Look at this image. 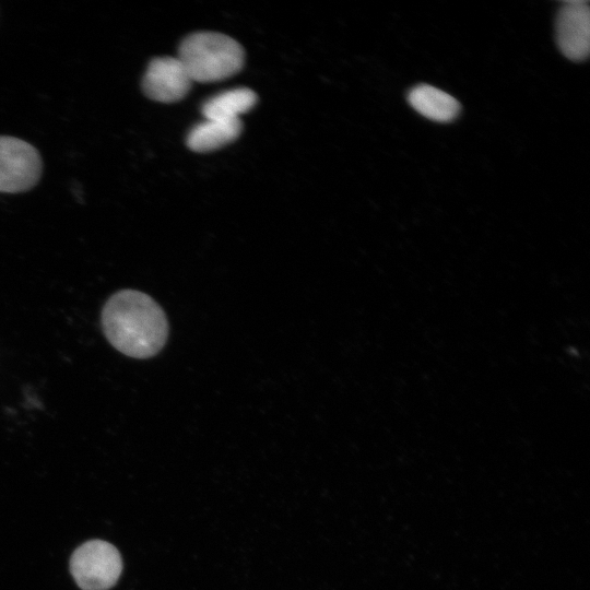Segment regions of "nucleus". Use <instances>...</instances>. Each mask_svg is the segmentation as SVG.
<instances>
[{"label":"nucleus","mask_w":590,"mask_h":590,"mask_svg":"<svg viewBox=\"0 0 590 590\" xmlns=\"http://www.w3.org/2000/svg\"><path fill=\"white\" fill-rule=\"evenodd\" d=\"M102 322L110 344L135 358L155 355L168 335L167 319L160 305L134 290L113 295L104 306Z\"/></svg>","instance_id":"obj_1"},{"label":"nucleus","mask_w":590,"mask_h":590,"mask_svg":"<svg viewBox=\"0 0 590 590\" xmlns=\"http://www.w3.org/2000/svg\"><path fill=\"white\" fill-rule=\"evenodd\" d=\"M192 82L210 83L238 73L245 51L234 38L215 32H197L180 44L178 57Z\"/></svg>","instance_id":"obj_2"},{"label":"nucleus","mask_w":590,"mask_h":590,"mask_svg":"<svg viewBox=\"0 0 590 590\" xmlns=\"http://www.w3.org/2000/svg\"><path fill=\"white\" fill-rule=\"evenodd\" d=\"M70 570L81 589L107 590L117 582L122 570V560L114 545L93 540L73 552Z\"/></svg>","instance_id":"obj_3"},{"label":"nucleus","mask_w":590,"mask_h":590,"mask_svg":"<svg viewBox=\"0 0 590 590\" xmlns=\"http://www.w3.org/2000/svg\"><path fill=\"white\" fill-rule=\"evenodd\" d=\"M42 160L30 143L0 135V192H21L32 188L40 177Z\"/></svg>","instance_id":"obj_4"},{"label":"nucleus","mask_w":590,"mask_h":590,"mask_svg":"<svg viewBox=\"0 0 590 590\" xmlns=\"http://www.w3.org/2000/svg\"><path fill=\"white\" fill-rule=\"evenodd\" d=\"M191 84L192 80L177 57H157L146 68L142 88L153 101L175 103L188 94Z\"/></svg>","instance_id":"obj_5"},{"label":"nucleus","mask_w":590,"mask_h":590,"mask_svg":"<svg viewBox=\"0 0 590 590\" xmlns=\"http://www.w3.org/2000/svg\"><path fill=\"white\" fill-rule=\"evenodd\" d=\"M556 36L560 51L575 61L583 60L590 47V9L587 1L570 0L559 8Z\"/></svg>","instance_id":"obj_6"},{"label":"nucleus","mask_w":590,"mask_h":590,"mask_svg":"<svg viewBox=\"0 0 590 590\" xmlns=\"http://www.w3.org/2000/svg\"><path fill=\"white\" fill-rule=\"evenodd\" d=\"M243 130L240 119H204L196 125L187 137V145L199 153L215 151L236 140Z\"/></svg>","instance_id":"obj_7"},{"label":"nucleus","mask_w":590,"mask_h":590,"mask_svg":"<svg viewBox=\"0 0 590 590\" xmlns=\"http://www.w3.org/2000/svg\"><path fill=\"white\" fill-rule=\"evenodd\" d=\"M408 99L417 113L439 122L451 121L460 111V104L455 97L428 84L414 86Z\"/></svg>","instance_id":"obj_8"},{"label":"nucleus","mask_w":590,"mask_h":590,"mask_svg":"<svg viewBox=\"0 0 590 590\" xmlns=\"http://www.w3.org/2000/svg\"><path fill=\"white\" fill-rule=\"evenodd\" d=\"M257 94L247 87H237L206 99L201 111L205 119L234 120L257 104Z\"/></svg>","instance_id":"obj_9"}]
</instances>
